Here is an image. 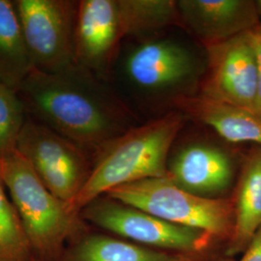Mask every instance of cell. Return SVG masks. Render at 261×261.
<instances>
[{
	"label": "cell",
	"instance_id": "cell-10",
	"mask_svg": "<svg viewBox=\"0 0 261 261\" xmlns=\"http://www.w3.org/2000/svg\"><path fill=\"white\" fill-rule=\"evenodd\" d=\"M177 8L182 23L206 45L254 29L260 17L252 0H180Z\"/></svg>",
	"mask_w": 261,
	"mask_h": 261
},
{
	"label": "cell",
	"instance_id": "cell-20",
	"mask_svg": "<svg viewBox=\"0 0 261 261\" xmlns=\"http://www.w3.org/2000/svg\"><path fill=\"white\" fill-rule=\"evenodd\" d=\"M228 261H261V227L243 252L242 257L239 260Z\"/></svg>",
	"mask_w": 261,
	"mask_h": 261
},
{
	"label": "cell",
	"instance_id": "cell-12",
	"mask_svg": "<svg viewBox=\"0 0 261 261\" xmlns=\"http://www.w3.org/2000/svg\"><path fill=\"white\" fill-rule=\"evenodd\" d=\"M125 70L130 81L147 89L178 84L191 74L193 61L184 47L166 41L148 42L130 53Z\"/></svg>",
	"mask_w": 261,
	"mask_h": 261
},
{
	"label": "cell",
	"instance_id": "cell-5",
	"mask_svg": "<svg viewBox=\"0 0 261 261\" xmlns=\"http://www.w3.org/2000/svg\"><path fill=\"white\" fill-rule=\"evenodd\" d=\"M14 5L34 69L57 73L75 65V31L79 2L15 0Z\"/></svg>",
	"mask_w": 261,
	"mask_h": 261
},
{
	"label": "cell",
	"instance_id": "cell-19",
	"mask_svg": "<svg viewBox=\"0 0 261 261\" xmlns=\"http://www.w3.org/2000/svg\"><path fill=\"white\" fill-rule=\"evenodd\" d=\"M28 114L17 91L0 83V157L17 151Z\"/></svg>",
	"mask_w": 261,
	"mask_h": 261
},
{
	"label": "cell",
	"instance_id": "cell-9",
	"mask_svg": "<svg viewBox=\"0 0 261 261\" xmlns=\"http://www.w3.org/2000/svg\"><path fill=\"white\" fill-rule=\"evenodd\" d=\"M126 36L119 0L79 1L75 31V64L102 71Z\"/></svg>",
	"mask_w": 261,
	"mask_h": 261
},
{
	"label": "cell",
	"instance_id": "cell-2",
	"mask_svg": "<svg viewBox=\"0 0 261 261\" xmlns=\"http://www.w3.org/2000/svg\"><path fill=\"white\" fill-rule=\"evenodd\" d=\"M182 125L180 114L169 113L109 142L97 153L96 163L69 210L79 215L85 206L118 187L168 176V153Z\"/></svg>",
	"mask_w": 261,
	"mask_h": 261
},
{
	"label": "cell",
	"instance_id": "cell-22",
	"mask_svg": "<svg viewBox=\"0 0 261 261\" xmlns=\"http://www.w3.org/2000/svg\"><path fill=\"white\" fill-rule=\"evenodd\" d=\"M29 261H43V260H39V259H34V258H31Z\"/></svg>",
	"mask_w": 261,
	"mask_h": 261
},
{
	"label": "cell",
	"instance_id": "cell-3",
	"mask_svg": "<svg viewBox=\"0 0 261 261\" xmlns=\"http://www.w3.org/2000/svg\"><path fill=\"white\" fill-rule=\"evenodd\" d=\"M0 176L15 206L32 251L54 258L81 227L79 215L56 197L18 151L0 157Z\"/></svg>",
	"mask_w": 261,
	"mask_h": 261
},
{
	"label": "cell",
	"instance_id": "cell-8",
	"mask_svg": "<svg viewBox=\"0 0 261 261\" xmlns=\"http://www.w3.org/2000/svg\"><path fill=\"white\" fill-rule=\"evenodd\" d=\"M208 73L202 97L257 112L258 69L255 28L207 44Z\"/></svg>",
	"mask_w": 261,
	"mask_h": 261
},
{
	"label": "cell",
	"instance_id": "cell-21",
	"mask_svg": "<svg viewBox=\"0 0 261 261\" xmlns=\"http://www.w3.org/2000/svg\"><path fill=\"white\" fill-rule=\"evenodd\" d=\"M259 7V22L255 28V43H256V56H257V69H258V100L257 112L261 114V0L257 1Z\"/></svg>",
	"mask_w": 261,
	"mask_h": 261
},
{
	"label": "cell",
	"instance_id": "cell-6",
	"mask_svg": "<svg viewBox=\"0 0 261 261\" xmlns=\"http://www.w3.org/2000/svg\"><path fill=\"white\" fill-rule=\"evenodd\" d=\"M17 151L47 189L67 205L74 200L90 172L84 149L29 116L19 133Z\"/></svg>",
	"mask_w": 261,
	"mask_h": 261
},
{
	"label": "cell",
	"instance_id": "cell-14",
	"mask_svg": "<svg viewBox=\"0 0 261 261\" xmlns=\"http://www.w3.org/2000/svg\"><path fill=\"white\" fill-rule=\"evenodd\" d=\"M181 106L196 119L233 143L261 145V114L200 96L186 99Z\"/></svg>",
	"mask_w": 261,
	"mask_h": 261
},
{
	"label": "cell",
	"instance_id": "cell-18",
	"mask_svg": "<svg viewBox=\"0 0 261 261\" xmlns=\"http://www.w3.org/2000/svg\"><path fill=\"white\" fill-rule=\"evenodd\" d=\"M32 248L0 176V261H29Z\"/></svg>",
	"mask_w": 261,
	"mask_h": 261
},
{
	"label": "cell",
	"instance_id": "cell-7",
	"mask_svg": "<svg viewBox=\"0 0 261 261\" xmlns=\"http://www.w3.org/2000/svg\"><path fill=\"white\" fill-rule=\"evenodd\" d=\"M81 212L103 229L151 249L195 254L213 240L202 231L169 224L109 196L95 199Z\"/></svg>",
	"mask_w": 261,
	"mask_h": 261
},
{
	"label": "cell",
	"instance_id": "cell-16",
	"mask_svg": "<svg viewBox=\"0 0 261 261\" xmlns=\"http://www.w3.org/2000/svg\"><path fill=\"white\" fill-rule=\"evenodd\" d=\"M70 261H197L195 254L155 250L105 235L84 238Z\"/></svg>",
	"mask_w": 261,
	"mask_h": 261
},
{
	"label": "cell",
	"instance_id": "cell-17",
	"mask_svg": "<svg viewBox=\"0 0 261 261\" xmlns=\"http://www.w3.org/2000/svg\"><path fill=\"white\" fill-rule=\"evenodd\" d=\"M126 36L164 28L179 19L177 1L119 0Z\"/></svg>",
	"mask_w": 261,
	"mask_h": 261
},
{
	"label": "cell",
	"instance_id": "cell-13",
	"mask_svg": "<svg viewBox=\"0 0 261 261\" xmlns=\"http://www.w3.org/2000/svg\"><path fill=\"white\" fill-rule=\"evenodd\" d=\"M234 200L233 233L228 253L243 252L261 227V145L245 162Z\"/></svg>",
	"mask_w": 261,
	"mask_h": 261
},
{
	"label": "cell",
	"instance_id": "cell-15",
	"mask_svg": "<svg viewBox=\"0 0 261 261\" xmlns=\"http://www.w3.org/2000/svg\"><path fill=\"white\" fill-rule=\"evenodd\" d=\"M32 68L14 1L0 0V83L18 92Z\"/></svg>",
	"mask_w": 261,
	"mask_h": 261
},
{
	"label": "cell",
	"instance_id": "cell-1",
	"mask_svg": "<svg viewBox=\"0 0 261 261\" xmlns=\"http://www.w3.org/2000/svg\"><path fill=\"white\" fill-rule=\"evenodd\" d=\"M80 66L57 73L32 68L18 94L28 116L97 153L124 132L119 107Z\"/></svg>",
	"mask_w": 261,
	"mask_h": 261
},
{
	"label": "cell",
	"instance_id": "cell-11",
	"mask_svg": "<svg viewBox=\"0 0 261 261\" xmlns=\"http://www.w3.org/2000/svg\"><path fill=\"white\" fill-rule=\"evenodd\" d=\"M168 176L193 194L208 196L228 188L233 169L230 159L222 150L199 144L186 147L178 154L168 168Z\"/></svg>",
	"mask_w": 261,
	"mask_h": 261
},
{
	"label": "cell",
	"instance_id": "cell-4",
	"mask_svg": "<svg viewBox=\"0 0 261 261\" xmlns=\"http://www.w3.org/2000/svg\"><path fill=\"white\" fill-rule=\"evenodd\" d=\"M106 196L169 224L202 231L212 239L230 240L233 233V198L198 196L168 176L118 187Z\"/></svg>",
	"mask_w": 261,
	"mask_h": 261
}]
</instances>
